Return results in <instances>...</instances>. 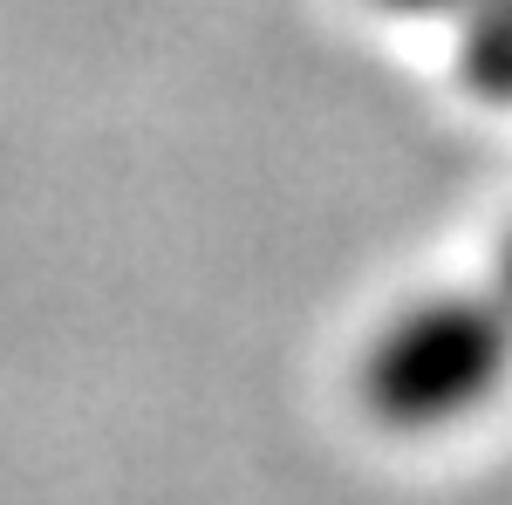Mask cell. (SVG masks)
<instances>
[{
  "instance_id": "obj_2",
  "label": "cell",
  "mask_w": 512,
  "mask_h": 505,
  "mask_svg": "<svg viewBox=\"0 0 512 505\" xmlns=\"http://www.w3.org/2000/svg\"><path fill=\"white\" fill-rule=\"evenodd\" d=\"M458 76L485 103H512V0H478L458 14Z\"/></svg>"
},
{
  "instance_id": "obj_3",
  "label": "cell",
  "mask_w": 512,
  "mask_h": 505,
  "mask_svg": "<svg viewBox=\"0 0 512 505\" xmlns=\"http://www.w3.org/2000/svg\"><path fill=\"white\" fill-rule=\"evenodd\" d=\"M376 7H396V14H465V7H478V0H376Z\"/></svg>"
},
{
  "instance_id": "obj_1",
  "label": "cell",
  "mask_w": 512,
  "mask_h": 505,
  "mask_svg": "<svg viewBox=\"0 0 512 505\" xmlns=\"http://www.w3.org/2000/svg\"><path fill=\"white\" fill-rule=\"evenodd\" d=\"M512 369V314L499 294H437L403 308L362 355V403L396 430H437L478 410Z\"/></svg>"
},
{
  "instance_id": "obj_4",
  "label": "cell",
  "mask_w": 512,
  "mask_h": 505,
  "mask_svg": "<svg viewBox=\"0 0 512 505\" xmlns=\"http://www.w3.org/2000/svg\"><path fill=\"white\" fill-rule=\"evenodd\" d=\"M499 308L512 314V233H506V246H499Z\"/></svg>"
}]
</instances>
